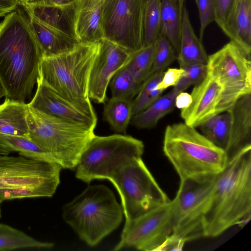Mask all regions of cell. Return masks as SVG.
I'll list each match as a JSON object with an SVG mask.
<instances>
[{"label": "cell", "instance_id": "cell-1", "mask_svg": "<svg viewBox=\"0 0 251 251\" xmlns=\"http://www.w3.org/2000/svg\"><path fill=\"white\" fill-rule=\"evenodd\" d=\"M42 57L29 19L17 8L6 15L0 24V80L5 99H30Z\"/></svg>", "mask_w": 251, "mask_h": 251}, {"label": "cell", "instance_id": "cell-2", "mask_svg": "<svg viewBox=\"0 0 251 251\" xmlns=\"http://www.w3.org/2000/svg\"><path fill=\"white\" fill-rule=\"evenodd\" d=\"M251 145L229 159L216 176L203 220V236L217 237L251 218Z\"/></svg>", "mask_w": 251, "mask_h": 251}, {"label": "cell", "instance_id": "cell-3", "mask_svg": "<svg viewBox=\"0 0 251 251\" xmlns=\"http://www.w3.org/2000/svg\"><path fill=\"white\" fill-rule=\"evenodd\" d=\"M163 151L180 180L214 177L228 161L224 150L185 123L167 126Z\"/></svg>", "mask_w": 251, "mask_h": 251}, {"label": "cell", "instance_id": "cell-4", "mask_svg": "<svg viewBox=\"0 0 251 251\" xmlns=\"http://www.w3.org/2000/svg\"><path fill=\"white\" fill-rule=\"evenodd\" d=\"M123 213L112 191L103 185L88 186L63 207L64 221L92 247L118 227Z\"/></svg>", "mask_w": 251, "mask_h": 251}, {"label": "cell", "instance_id": "cell-5", "mask_svg": "<svg viewBox=\"0 0 251 251\" xmlns=\"http://www.w3.org/2000/svg\"><path fill=\"white\" fill-rule=\"evenodd\" d=\"M28 139L49 153L63 169L75 168L94 130L28 106Z\"/></svg>", "mask_w": 251, "mask_h": 251}, {"label": "cell", "instance_id": "cell-6", "mask_svg": "<svg viewBox=\"0 0 251 251\" xmlns=\"http://www.w3.org/2000/svg\"><path fill=\"white\" fill-rule=\"evenodd\" d=\"M100 44V42H80L72 49L59 54L43 56L39 78L68 98L89 99V75L99 53Z\"/></svg>", "mask_w": 251, "mask_h": 251}, {"label": "cell", "instance_id": "cell-7", "mask_svg": "<svg viewBox=\"0 0 251 251\" xmlns=\"http://www.w3.org/2000/svg\"><path fill=\"white\" fill-rule=\"evenodd\" d=\"M144 150L143 142L131 136L95 134L80 155L75 176L88 183L95 179H109L122 166L142 157Z\"/></svg>", "mask_w": 251, "mask_h": 251}, {"label": "cell", "instance_id": "cell-8", "mask_svg": "<svg viewBox=\"0 0 251 251\" xmlns=\"http://www.w3.org/2000/svg\"><path fill=\"white\" fill-rule=\"evenodd\" d=\"M108 180L120 195L126 222L171 201L142 157L133 159L122 166Z\"/></svg>", "mask_w": 251, "mask_h": 251}, {"label": "cell", "instance_id": "cell-9", "mask_svg": "<svg viewBox=\"0 0 251 251\" xmlns=\"http://www.w3.org/2000/svg\"><path fill=\"white\" fill-rule=\"evenodd\" d=\"M206 65L222 87L216 114L227 111L241 97L251 93V58L233 42L209 55Z\"/></svg>", "mask_w": 251, "mask_h": 251}, {"label": "cell", "instance_id": "cell-10", "mask_svg": "<svg viewBox=\"0 0 251 251\" xmlns=\"http://www.w3.org/2000/svg\"><path fill=\"white\" fill-rule=\"evenodd\" d=\"M216 176L180 180L174 199V230L171 236L183 244L203 236V216Z\"/></svg>", "mask_w": 251, "mask_h": 251}, {"label": "cell", "instance_id": "cell-11", "mask_svg": "<svg viewBox=\"0 0 251 251\" xmlns=\"http://www.w3.org/2000/svg\"><path fill=\"white\" fill-rule=\"evenodd\" d=\"M147 0H102L104 39L131 53L144 46V18Z\"/></svg>", "mask_w": 251, "mask_h": 251}, {"label": "cell", "instance_id": "cell-12", "mask_svg": "<svg viewBox=\"0 0 251 251\" xmlns=\"http://www.w3.org/2000/svg\"><path fill=\"white\" fill-rule=\"evenodd\" d=\"M62 168L55 161L0 155V188L40 189L51 197L60 183Z\"/></svg>", "mask_w": 251, "mask_h": 251}, {"label": "cell", "instance_id": "cell-13", "mask_svg": "<svg viewBox=\"0 0 251 251\" xmlns=\"http://www.w3.org/2000/svg\"><path fill=\"white\" fill-rule=\"evenodd\" d=\"M175 201L156 207L141 216L125 222L121 240L114 251L126 248L158 251L174 230Z\"/></svg>", "mask_w": 251, "mask_h": 251}, {"label": "cell", "instance_id": "cell-14", "mask_svg": "<svg viewBox=\"0 0 251 251\" xmlns=\"http://www.w3.org/2000/svg\"><path fill=\"white\" fill-rule=\"evenodd\" d=\"M28 106L44 113L94 130L97 117L89 99L74 100L58 93L40 78Z\"/></svg>", "mask_w": 251, "mask_h": 251}, {"label": "cell", "instance_id": "cell-15", "mask_svg": "<svg viewBox=\"0 0 251 251\" xmlns=\"http://www.w3.org/2000/svg\"><path fill=\"white\" fill-rule=\"evenodd\" d=\"M90 72L88 94L89 98L98 103L106 100L108 85L115 73L123 67L131 53L119 45L103 38Z\"/></svg>", "mask_w": 251, "mask_h": 251}, {"label": "cell", "instance_id": "cell-16", "mask_svg": "<svg viewBox=\"0 0 251 251\" xmlns=\"http://www.w3.org/2000/svg\"><path fill=\"white\" fill-rule=\"evenodd\" d=\"M222 92L220 82L207 72L206 76L193 89L190 105L181 110L180 116L184 123L196 127L216 115V107Z\"/></svg>", "mask_w": 251, "mask_h": 251}, {"label": "cell", "instance_id": "cell-17", "mask_svg": "<svg viewBox=\"0 0 251 251\" xmlns=\"http://www.w3.org/2000/svg\"><path fill=\"white\" fill-rule=\"evenodd\" d=\"M78 0H70L60 4H34L24 7L28 14L40 22L57 31L76 38L74 27Z\"/></svg>", "mask_w": 251, "mask_h": 251}, {"label": "cell", "instance_id": "cell-18", "mask_svg": "<svg viewBox=\"0 0 251 251\" xmlns=\"http://www.w3.org/2000/svg\"><path fill=\"white\" fill-rule=\"evenodd\" d=\"M227 111L230 119L226 150L229 160L243 148L251 145V93L241 97Z\"/></svg>", "mask_w": 251, "mask_h": 251}, {"label": "cell", "instance_id": "cell-19", "mask_svg": "<svg viewBox=\"0 0 251 251\" xmlns=\"http://www.w3.org/2000/svg\"><path fill=\"white\" fill-rule=\"evenodd\" d=\"M221 29L251 58V0H234Z\"/></svg>", "mask_w": 251, "mask_h": 251}, {"label": "cell", "instance_id": "cell-20", "mask_svg": "<svg viewBox=\"0 0 251 251\" xmlns=\"http://www.w3.org/2000/svg\"><path fill=\"white\" fill-rule=\"evenodd\" d=\"M102 0H78L76 10L75 33L78 41L100 42L102 29Z\"/></svg>", "mask_w": 251, "mask_h": 251}, {"label": "cell", "instance_id": "cell-21", "mask_svg": "<svg viewBox=\"0 0 251 251\" xmlns=\"http://www.w3.org/2000/svg\"><path fill=\"white\" fill-rule=\"evenodd\" d=\"M28 15L30 25L43 56L56 55L68 50L79 42L77 39L57 31Z\"/></svg>", "mask_w": 251, "mask_h": 251}, {"label": "cell", "instance_id": "cell-22", "mask_svg": "<svg viewBox=\"0 0 251 251\" xmlns=\"http://www.w3.org/2000/svg\"><path fill=\"white\" fill-rule=\"evenodd\" d=\"M208 57L202 42L196 35L185 5L182 9L181 41L177 59L180 68L197 64H206Z\"/></svg>", "mask_w": 251, "mask_h": 251}, {"label": "cell", "instance_id": "cell-23", "mask_svg": "<svg viewBox=\"0 0 251 251\" xmlns=\"http://www.w3.org/2000/svg\"><path fill=\"white\" fill-rule=\"evenodd\" d=\"M28 104L5 99L0 104V134L28 138Z\"/></svg>", "mask_w": 251, "mask_h": 251}, {"label": "cell", "instance_id": "cell-24", "mask_svg": "<svg viewBox=\"0 0 251 251\" xmlns=\"http://www.w3.org/2000/svg\"><path fill=\"white\" fill-rule=\"evenodd\" d=\"M179 93L173 88L168 94L159 97L143 111L133 115L131 124L141 129L154 127L161 118L174 109L175 99Z\"/></svg>", "mask_w": 251, "mask_h": 251}, {"label": "cell", "instance_id": "cell-25", "mask_svg": "<svg viewBox=\"0 0 251 251\" xmlns=\"http://www.w3.org/2000/svg\"><path fill=\"white\" fill-rule=\"evenodd\" d=\"M182 9L178 3L161 0L160 34L166 37L179 53L182 28Z\"/></svg>", "mask_w": 251, "mask_h": 251}, {"label": "cell", "instance_id": "cell-26", "mask_svg": "<svg viewBox=\"0 0 251 251\" xmlns=\"http://www.w3.org/2000/svg\"><path fill=\"white\" fill-rule=\"evenodd\" d=\"M132 99L113 98L104 103V120L115 131L126 134L132 114Z\"/></svg>", "mask_w": 251, "mask_h": 251}, {"label": "cell", "instance_id": "cell-27", "mask_svg": "<svg viewBox=\"0 0 251 251\" xmlns=\"http://www.w3.org/2000/svg\"><path fill=\"white\" fill-rule=\"evenodd\" d=\"M51 242L38 241L24 232L7 225L0 224V251H9L22 248L50 249Z\"/></svg>", "mask_w": 251, "mask_h": 251}, {"label": "cell", "instance_id": "cell-28", "mask_svg": "<svg viewBox=\"0 0 251 251\" xmlns=\"http://www.w3.org/2000/svg\"><path fill=\"white\" fill-rule=\"evenodd\" d=\"M0 147L28 158L56 162L49 153L26 137L0 134Z\"/></svg>", "mask_w": 251, "mask_h": 251}, {"label": "cell", "instance_id": "cell-29", "mask_svg": "<svg viewBox=\"0 0 251 251\" xmlns=\"http://www.w3.org/2000/svg\"><path fill=\"white\" fill-rule=\"evenodd\" d=\"M230 123V115L226 111L215 115L200 126L204 136L226 152L228 142Z\"/></svg>", "mask_w": 251, "mask_h": 251}, {"label": "cell", "instance_id": "cell-30", "mask_svg": "<svg viewBox=\"0 0 251 251\" xmlns=\"http://www.w3.org/2000/svg\"><path fill=\"white\" fill-rule=\"evenodd\" d=\"M155 43L132 53L125 65L136 81L142 84L151 74Z\"/></svg>", "mask_w": 251, "mask_h": 251}, {"label": "cell", "instance_id": "cell-31", "mask_svg": "<svg viewBox=\"0 0 251 251\" xmlns=\"http://www.w3.org/2000/svg\"><path fill=\"white\" fill-rule=\"evenodd\" d=\"M164 72L151 74L142 83L137 97L132 102L133 116L143 111L157 100L164 90L158 89Z\"/></svg>", "mask_w": 251, "mask_h": 251}, {"label": "cell", "instance_id": "cell-32", "mask_svg": "<svg viewBox=\"0 0 251 251\" xmlns=\"http://www.w3.org/2000/svg\"><path fill=\"white\" fill-rule=\"evenodd\" d=\"M109 84L112 97L128 99L137 95L142 85L136 81L125 65L115 73Z\"/></svg>", "mask_w": 251, "mask_h": 251}, {"label": "cell", "instance_id": "cell-33", "mask_svg": "<svg viewBox=\"0 0 251 251\" xmlns=\"http://www.w3.org/2000/svg\"><path fill=\"white\" fill-rule=\"evenodd\" d=\"M161 0H147L144 18V46L153 44L160 34Z\"/></svg>", "mask_w": 251, "mask_h": 251}, {"label": "cell", "instance_id": "cell-34", "mask_svg": "<svg viewBox=\"0 0 251 251\" xmlns=\"http://www.w3.org/2000/svg\"><path fill=\"white\" fill-rule=\"evenodd\" d=\"M176 52L168 39L162 34L155 43L154 57L151 74L164 72L171 63L177 59Z\"/></svg>", "mask_w": 251, "mask_h": 251}, {"label": "cell", "instance_id": "cell-35", "mask_svg": "<svg viewBox=\"0 0 251 251\" xmlns=\"http://www.w3.org/2000/svg\"><path fill=\"white\" fill-rule=\"evenodd\" d=\"M182 69L184 70V73L177 84L174 87L180 93L190 86L201 81L208 72L207 65L204 64L191 65Z\"/></svg>", "mask_w": 251, "mask_h": 251}, {"label": "cell", "instance_id": "cell-36", "mask_svg": "<svg viewBox=\"0 0 251 251\" xmlns=\"http://www.w3.org/2000/svg\"><path fill=\"white\" fill-rule=\"evenodd\" d=\"M198 7L200 22L199 39L202 42L206 26L215 21L216 7L215 0H195Z\"/></svg>", "mask_w": 251, "mask_h": 251}, {"label": "cell", "instance_id": "cell-37", "mask_svg": "<svg viewBox=\"0 0 251 251\" xmlns=\"http://www.w3.org/2000/svg\"><path fill=\"white\" fill-rule=\"evenodd\" d=\"M50 197L45 191L40 189L30 188H0V200H13L25 198Z\"/></svg>", "mask_w": 251, "mask_h": 251}, {"label": "cell", "instance_id": "cell-38", "mask_svg": "<svg viewBox=\"0 0 251 251\" xmlns=\"http://www.w3.org/2000/svg\"><path fill=\"white\" fill-rule=\"evenodd\" d=\"M184 73L182 68H169L164 73L161 80L157 86L158 89L164 90L171 86H176Z\"/></svg>", "mask_w": 251, "mask_h": 251}, {"label": "cell", "instance_id": "cell-39", "mask_svg": "<svg viewBox=\"0 0 251 251\" xmlns=\"http://www.w3.org/2000/svg\"><path fill=\"white\" fill-rule=\"evenodd\" d=\"M234 0H215L216 14L215 21L221 28L225 23Z\"/></svg>", "mask_w": 251, "mask_h": 251}, {"label": "cell", "instance_id": "cell-40", "mask_svg": "<svg viewBox=\"0 0 251 251\" xmlns=\"http://www.w3.org/2000/svg\"><path fill=\"white\" fill-rule=\"evenodd\" d=\"M20 4V0H0V17L16 9Z\"/></svg>", "mask_w": 251, "mask_h": 251}, {"label": "cell", "instance_id": "cell-41", "mask_svg": "<svg viewBox=\"0 0 251 251\" xmlns=\"http://www.w3.org/2000/svg\"><path fill=\"white\" fill-rule=\"evenodd\" d=\"M191 101V95L186 92H181L176 97L175 105L178 109L182 110L188 107Z\"/></svg>", "mask_w": 251, "mask_h": 251}, {"label": "cell", "instance_id": "cell-42", "mask_svg": "<svg viewBox=\"0 0 251 251\" xmlns=\"http://www.w3.org/2000/svg\"><path fill=\"white\" fill-rule=\"evenodd\" d=\"M50 0H24L22 5L24 6L49 2Z\"/></svg>", "mask_w": 251, "mask_h": 251}, {"label": "cell", "instance_id": "cell-43", "mask_svg": "<svg viewBox=\"0 0 251 251\" xmlns=\"http://www.w3.org/2000/svg\"><path fill=\"white\" fill-rule=\"evenodd\" d=\"M6 95V92L0 80V99Z\"/></svg>", "mask_w": 251, "mask_h": 251}, {"label": "cell", "instance_id": "cell-44", "mask_svg": "<svg viewBox=\"0 0 251 251\" xmlns=\"http://www.w3.org/2000/svg\"><path fill=\"white\" fill-rule=\"evenodd\" d=\"M70 0H50L49 2L54 3H63L69 1Z\"/></svg>", "mask_w": 251, "mask_h": 251}, {"label": "cell", "instance_id": "cell-45", "mask_svg": "<svg viewBox=\"0 0 251 251\" xmlns=\"http://www.w3.org/2000/svg\"><path fill=\"white\" fill-rule=\"evenodd\" d=\"M10 152L5 149L0 147V155H8Z\"/></svg>", "mask_w": 251, "mask_h": 251}, {"label": "cell", "instance_id": "cell-46", "mask_svg": "<svg viewBox=\"0 0 251 251\" xmlns=\"http://www.w3.org/2000/svg\"><path fill=\"white\" fill-rule=\"evenodd\" d=\"M185 1L186 0H178V4L181 8L185 5Z\"/></svg>", "mask_w": 251, "mask_h": 251}, {"label": "cell", "instance_id": "cell-47", "mask_svg": "<svg viewBox=\"0 0 251 251\" xmlns=\"http://www.w3.org/2000/svg\"><path fill=\"white\" fill-rule=\"evenodd\" d=\"M169 0L175 4L178 3V0Z\"/></svg>", "mask_w": 251, "mask_h": 251}, {"label": "cell", "instance_id": "cell-48", "mask_svg": "<svg viewBox=\"0 0 251 251\" xmlns=\"http://www.w3.org/2000/svg\"><path fill=\"white\" fill-rule=\"evenodd\" d=\"M2 201H1V200H0V218L1 217V208H0V205H1V203Z\"/></svg>", "mask_w": 251, "mask_h": 251}, {"label": "cell", "instance_id": "cell-49", "mask_svg": "<svg viewBox=\"0 0 251 251\" xmlns=\"http://www.w3.org/2000/svg\"><path fill=\"white\" fill-rule=\"evenodd\" d=\"M20 1L21 2V4H22L23 2H24V0H20Z\"/></svg>", "mask_w": 251, "mask_h": 251}]
</instances>
